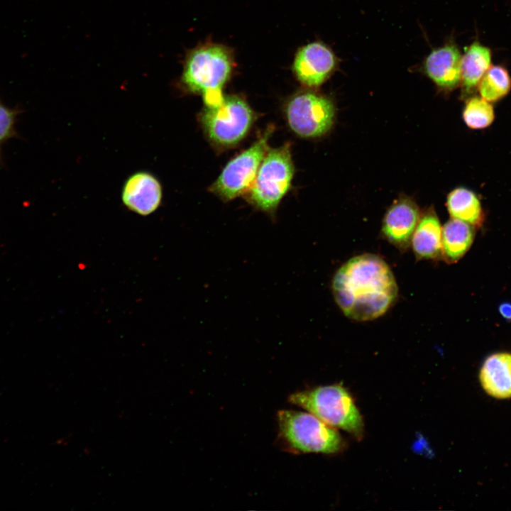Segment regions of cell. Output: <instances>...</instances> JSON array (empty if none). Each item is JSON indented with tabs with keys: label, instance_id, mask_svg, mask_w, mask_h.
I'll list each match as a JSON object with an SVG mask.
<instances>
[{
	"label": "cell",
	"instance_id": "1",
	"mask_svg": "<svg viewBox=\"0 0 511 511\" xmlns=\"http://www.w3.org/2000/svg\"><path fill=\"white\" fill-rule=\"evenodd\" d=\"M331 290L344 315L358 322L383 315L395 302L398 292L389 265L371 253L354 256L344 263L333 277Z\"/></svg>",
	"mask_w": 511,
	"mask_h": 511
},
{
	"label": "cell",
	"instance_id": "2",
	"mask_svg": "<svg viewBox=\"0 0 511 511\" xmlns=\"http://www.w3.org/2000/svg\"><path fill=\"white\" fill-rule=\"evenodd\" d=\"M235 62L225 45L207 43L189 53L185 62L182 83L192 93L202 94L206 106L219 104L222 89L231 78Z\"/></svg>",
	"mask_w": 511,
	"mask_h": 511
},
{
	"label": "cell",
	"instance_id": "3",
	"mask_svg": "<svg viewBox=\"0 0 511 511\" xmlns=\"http://www.w3.org/2000/svg\"><path fill=\"white\" fill-rule=\"evenodd\" d=\"M289 401L315 415L326 424L361 439L362 416L348 390L340 384L318 386L296 392Z\"/></svg>",
	"mask_w": 511,
	"mask_h": 511
},
{
	"label": "cell",
	"instance_id": "4",
	"mask_svg": "<svg viewBox=\"0 0 511 511\" xmlns=\"http://www.w3.org/2000/svg\"><path fill=\"white\" fill-rule=\"evenodd\" d=\"M279 439L294 454H336L344 447L337 429L309 412L280 410Z\"/></svg>",
	"mask_w": 511,
	"mask_h": 511
},
{
	"label": "cell",
	"instance_id": "5",
	"mask_svg": "<svg viewBox=\"0 0 511 511\" xmlns=\"http://www.w3.org/2000/svg\"><path fill=\"white\" fill-rule=\"evenodd\" d=\"M294 173L289 143L268 149L248 192L251 204L273 216L291 187Z\"/></svg>",
	"mask_w": 511,
	"mask_h": 511
},
{
	"label": "cell",
	"instance_id": "6",
	"mask_svg": "<svg viewBox=\"0 0 511 511\" xmlns=\"http://www.w3.org/2000/svg\"><path fill=\"white\" fill-rule=\"evenodd\" d=\"M255 114L243 98L224 97L217 105L206 106L200 121L209 139L220 147H231L241 142L249 132Z\"/></svg>",
	"mask_w": 511,
	"mask_h": 511
},
{
	"label": "cell",
	"instance_id": "7",
	"mask_svg": "<svg viewBox=\"0 0 511 511\" xmlns=\"http://www.w3.org/2000/svg\"><path fill=\"white\" fill-rule=\"evenodd\" d=\"M273 131L272 127H268L251 146L229 160L211 185V192L224 201L248 192L268 150Z\"/></svg>",
	"mask_w": 511,
	"mask_h": 511
},
{
	"label": "cell",
	"instance_id": "8",
	"mask_svg": "<svg viewBox=\"0 0 511 511\" xmlns=\"http://www.w3.org/2000/svg\"><path fill=\"white\" fill-rule=\"evenodd\" d=\"M334 114V106L328 98L309 91L296 93L285 106L290 128L305 138L325 134L333 124Z\"/></svg>",
	"mask_w": 511,
	"mask_h": 511
},
{
	"label": "cell",
	"instance_id": "9",
	"mask_svg": "<svg viewBox=\"0 0 511 511\" xmlns=\"http://www.w3.org/2000/svg\"><path fill=\"white\" fill-rule=\"evenodd\" d=\"M336 58L324 43L316 41L300 48L292 64L293 72L302 84L317 87L323 84L334 71Z\"/></svg>",
	"mask_w": 511,
	"mask_h": 511
},
{
	"label": "cell",
	"instance_id": "10",
	"mask_svg": "<svg viewBox=\"0 0 511 511\" xmlns=\"http://www.w3.org/2000/svg\"><path fill=\"white\" fill-rule=\"evenodd\" d=\"M163 187L159 180L146 171L136 172L126 180L121 191V200L127 209L141 216H147L160 207Z\"/></svg>",
	"mask_w": 511,
	"mask_h": 511
},
{
	"label": "cell",
	"instance_id": "11",
	"mask_svg": "<svg viewBox=\"0 0 511 511\" xmlns=\"http://www.w3.org/2000/svg\"><path fill=\"white\" fill-rule=\"evenodd\" d=\"M419 219V209L412 202L400 200L388 210L383 221V234L392 245L405 251L411 245Z\"/></svg>",
	"mask_w": 511,
	"mask_h": 511
},
{
	"label": "cell",
	"instance_id": "12",
	"mask_svg": "<svg viewBox=\"0 0 511 511\" xmlns=\"http://www.w3.org/2000/svg\"><path fill=\"white\" fill-rule=\"evenodd\" d=\"M484 392L498 400L511 398V353L498 352L483 361L478 375Z\"/></svg>",
	"mask_w": 511,
	"mask_h": 511
},
{
	"label": "cell",
	"instance_id": "13",
	"mask_svg": "<svg viewBox=\"0 0 511 511\" xmlns=\"http://www.w3.org/2000/svg\"><path fill=\"white\" fill-rule=\"evenodd\" d=\"M461 55L451 44L433 50L424 62L427 76L439 87H455L461 80Z\"/></svg>",
	"mask_w": 511,
	"mask_h": 511
},
{
	"label": "cell",
	"instance_id": "14",
	"mask_svg": "<svg viewBox=\"0 0 511 511\" xmlns=\"http://www.w3.org/2000/svg\"><path fill=\"white\" fill-rule=\"evenodd\" d=\"M411 246L418 260H436L442 257V229L434 212H428L419 219Z\"/></svg>",
	"mask_w": 511,
	"mask_h": 511
},
{
	"label": "cell",
	"instance_id": "15",
	"mask_svg": "<svg viewBox=\"0 0 511 511\" xmlns=\"http://www.w3.org/2000/svg\"><path fill=\"white\" fill-rule=\"evenodd\" d=\"M474 230L471 224L457 219L448 221L442 229V258L454 263L461 259L472 245Z\"/></svg>",
	"mask_w": 511,
	"mask_h": 511
},
{
	"label": "cell",
	"instance_id": "16",
	"mask_svg": "<svg viewBox=\"0 0 511 511\" xmlns=\"http://www.w3.org/2000/svg\"><path fill=\"white\" fill-rule=\"evenodd\" d=\"M491 66L490 49L478 42L466 48L461 60V80L466 90L473 89Z\"/></svg>",
	"mask_w": 511,
	"mask_h": 511
},
{
	"label": "cell",
	"instance_id": "17",
	"mask_svg": "<svg viewBox=\"0 0 511 511\" xmlns=\"http://www.w3.org/2000/svg\"><path fill=\"white\" fill-rule=\"evenodd\" d=\"M447 208L452 218L474 226H480L483 219L480 201L472 191L458 187L448 196Z\"/></svg>",
	"mask_w": 511,
	"mask_h": 511
},
{
	"label": "cell",
	"instance_id": "18",
	"mask_svg": "<svg viewBox=\"0 0 511 511\" xmlns=\"http://www.w3.org/2000/svg\"><path fill=\"white\" fill-rule=\"evenodd\" d=\"M511 78L502 66H490L479 82L481 97L488 101H495L505 97L510 90Z\"/></svg>",
	"mask_w": 511,
	"mask_h": 511
},
{
	"label": "cell",
	"instance_id": "19",
	"mask_svg": "<svg viewBox=\"0 0 511 511\" xmlns=\"http://www.w3.org/2000/svg\"><path fill=\"white\" fill-rule=\"evenodd\" d=\"M463 117L466 125L473 129H482L490 126L494 120V111L489 101L474 97L466 104Z\"/></svg>",
	"mask_w": 511,
	"mask_h": 511
},
{
	"label": "cell",
	"instance_id": "20",
	"mask_svg": "<svg viewBox=\"0 0 511 511\" xmlns=\"http://www.w3.org/2000/svg\"><path fill=\"white\" fill-rule=\"evenodd\" d=\"M13 122V111L0 104V143L11 135Z\"/></svg>",
	"mask_w": 511,
	"mask_h": 511
},
{
	"label": "cell",
	"instance_id": "21",
	"mask_svg": "<svg viewBox=\"0 0 511 511\" xmlns=\"http://www.w3.org/2000/svg\"><path fill=\"white\" fill-rule=\"evenodd\" d=\"M500 314L506 319L511 320V303L504 302L499 307Z\"/></svg>",
	"mask_w": 511,
	"mask_h": 511
}]
</instances>
